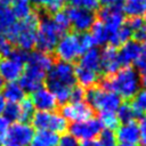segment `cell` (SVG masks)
I'll use <instances>...</instances> for the list:
<instances>
[{"label": "cell", "mask_w": 146, "mask_h": 146, "mask_svg": "<svg viewBox=\"0 0 146 146\" xmlns=\"http://www.w3.org/2000/svg\"><path fill=\"white\" fill-rule=\"evenodd\" d=\"M3 86H5V81H3V79L0 76V90L3 88Z\"/></svg>", "instance_id": "obj_52"}, {"label": "cell", "mask_w": 146, "mask_h": 146, "mask_svg": "<svg viewBox=\"0 0 146 146\" xmlns=\"http://www.w3.org/2000/svg\"><path fill=\"white\" fill-rule=\"evenodd\" d=\"M52 21H54V23L56 24V26L59 29V31L63 34L68 30V27L71 25L70 24L68 16H67V14H66L65 10H59V11L55 13L54 16H52Z\"/></svg>", "instance_id": "obj_34"}, {"label": "cell", "mask_w": 146, "mask_h": 146, "mask_svg": "<svg viewBox=\"0 0 146 146\" xmlns=\"http://www.w3.org/2000/svg\"><path fill=\"white\" fill-rule=\"evenodd\" d=\"M136 66L138 70L145 72L146 71V40L143 42L141 44V52H140V56L139 58L136 60Z\"/></svg>", "instance_id": "obj_41"}, {"label": "cell", "mask_w": 146, "mask_h": 146, "mask_svg": "<svg viewBox=\"0 0 146 146\" xmlns=\"http://www.w3.org/2000/svg\"><path fill=\"white\" fill-rule=\"evenodd\" d=\"M0 146H2V145H1V143H0Z\"/></svg>", "instance_id": "obj_56"}, {"label": "cell", "mask_w": 146, "mask_h": 146, "mask_svg": "<svg viewBox=\"0 0 146 146\" xmlns=\"http://www.w3.org/2000/svg\"><path fill=\"white\" fill-rule=\"evenodd\" d=\"M131 36H132V32L127 26V24H123L119 30H116L115 32L110 34L108 41H110L111 46L116 48V47H121L122 44L128 42L131 39Z\"/></svg>", "instance_id": "obj_26"}, {"label": "cell", "mask_w": 146, "mask_h": 146, "mask_svg": "<svg viewBox=\"0 0 146 146\" xmlns=\"http://www.w3.org/2000/svg\"><path fill=\"white\" fill-rule=\"evenodd\" d=\"M34 137V130L29 123L15 122L13 123L6 133V144H14L17 146H29Z\"/></svg>", "instance_id": "obj_10"}, {"label": "cell", "mask_w": 146, "mask_h": 146, "mask_svg": "<svg viewBox=\"0 0 146 146\" xmlns=\"http://www.w3.org/2000/svg\"><path fill=\"white\" fill-rule=\"evenodd\" d=\"M84 90L82 87H73L72 90H71V94H70V102L71 103H76V102H82L83 98H84Z\"/></svg>", "instance_id": "obj_40"}, {"label": "cell", "mask_w": 146, "mask_h": 146, "mask_svg": "<svg viewBox=\"0 0 146 146\" xmlns=\"http://www.w3.org/2000/svg\"><path fill=\"white\" fill-rule=\"evenodd\" d=\"M99 122L103 127L108 130H114L120 125V121L116 116L115 112H103L99 113Z\"/></svg>", "instance_id": "obj_32"}, {"label": "cell", "mask_w": 146, "mask_h": 146, "mask_svg": "<svg viewBox=\"0 0 146 146\" xmlns=\"http://www.w3.org/2000/svg\"><path fill=\"white\" fill-rule=\"evenodd\" d=\"M80 146H102V144L97 139H90V140H83Z\"/></svg>", "instance_id": "obj_47"}, {"label": "cell", "mask_w": 146, "mask_h": 146, "mask_svg": "<svg viewBox=\"0 0 146 146\" xmlns=\"http://www.w3.org/2000/svg\"><path fill=\"white\" fill-rule=\"evenodd\" d=\"M27 57H29V51H25V50L19 49V48H13L9 57H7V58H11V59L17 60V62L25 65V63L27 60Z\"/></svg>", "instance_id": "obj_38"}, {"label": "cell", "mask_w": 146, "mask_h": 146, "mask_svg": "<svg viewBox=\"0 0 146 146\" xmlns=\"http://www.w3.org/2000/svg\"><path fill=\"white\" fill-rule=\"evenodd\" d=\"M65 11L68 16L70 24L78 32H86L90 30V27L95 23V15L90 10L70 6Z\"/></svg>", "instance_id": "obj_11"}, {"label": "cell", "mask_w": 146, "mask_h": 146, "mask_svg": "<svg viewBox=\"0 0 146 146\" xmlns=\"http://www.w3.org/2000/svg\"><path fill=\"white\" fill-rule=\"evenodd\" d=\"M63 33L56 26L52 18L44 16L41 19H39V25L36 29L35 47L38 48L39 51L48 54L55 49Z\"/></svg>", "instance_id": "obj_5"}, {"label": "cell", "mask_w": 146, "mask_h": 146, "mask_svg": "<svg viewBox=\"0 0 146 146\" xmlns=\"http://www.w3.org/2000/svg\"><path fill=\"white\" fill-rule=\"evenodd\" d=\"M16 17L9 6H0V31L3 33L16 22Z\"/></svg>", "instance_id": "obj_29"}, {"label": "cell", "mask_w": 146, "mask_h": 146, "mask_svg": "<svg viewBox=\"0 0 146 146\" xmlns=\"http://www.w3.org/2000/svg\"><path fill=\"white\" fill-rule=\"evenodd\" d=\"M94 114V110L83 100L76 103H67L64 104L60 110V115L66 121L79 122L91 119Z\"/></svg>", "instance_id": "obj_12"}, {"label": "cell", "mask_w": 146, "mask_h": 146, "mask_svg": "<svg viewBox=\"0 0 146 146\" xmlns=\"http://www.w3.org/2000/svg\"><path fill=\"white\" fill-rule=\"evenodd\" d=\"M139 141L141 146H146V117L139 123Z\"/></svg>", "instance_id": "obj_43"}, {"label": "cell", "mask_w": 146, "mask_h": 146, "mask_svg": "<svg viewBox=\"0 0 146 146\" xmlns=\"http://www.w3.org/2000/svg\"><path fill=\"white\" fill-rule=\"evenodd\" d=\"M10 0H0V6H9Z\"/></svg>", "instance_id": "obj_50"}, {"label": "cell", "mask_w": 146, "mask_h": 146, "mask_svg": "<svg viewBox=\"0 0 146 146\" xmlns=\"http://www.w3.org/2000/svg\"><path fill=\"white\" fill-rule=\"evenodd\" d=\"M116 116H117L119 121L122 122V123L135 121L137 117H139L137 115L136 111L133 110V107L131 106V104H129L128 102L123 103V104H121L119 106V108L116 110Z\"/></svg>", "instance_id": "obj_28"}, {"label": "cell", "mask_w": 146, "mask_h": 146, "mask_svg": "<svg viewBox=\"0 0 146 146\" xmlns=\"http://www.w3.org/2000/svg\"><path fill=\"white\" fill-rule=\"evenodd\" d=\"M47 73L44 70L40 68L39 66H35L33 64L25 63L24 71L19 78V86L24 91L33 92L38 89H40L46 81Z\"/></svg>", "instance_id": "obj_8"}, {"label": "cell", "mask_w": 146, "mask_h": 146, "mask_svg": "<svg viewBox=\"0 0 146 146\" xmlns=\"http://www.w3.org/2000/svg\"><path fill=\"white\" fill-rule=\"evenodd\" d=\"M132 36H133L135 41H137V42H144L146 40V25H144L143 27H140L137 31L132 32Z\"/></svg>", "instance_id": "obj_44"}, {"label": "cell", "mask_w": 146, "mask_h": 146, "mask_svg": "<svg viewBox=\"0 0 146 146\" xmlns=\"http://www.w3.org/2000/svg\"><path fill=\"white\" fill-rule=\"evenodd\" d=\"M26 63L33 64V65H35V66H39L40 68L44 70L46 72H49V70H50L51 66L54 65L52 58H51L48 54L42 52V51H39V50L30 52Z\"/></svg>", "instance_id": "obj_23"}, {"label": "cell", "mask_w": 146, "mask_h": 146, "mask_svg": "<svg viewBox=\"0 0 146 146\" xmlns=\"http://www.w3.org/2000/svg\"><path fill=\"white\" fill-rule=\"evenodd\" d=\"M2 116L8 122H18L21 116V110H19V103H8L6 104V107L3 110Z\"/></svg>", "instance_id": "obj_33"}, {"label": "cell", "mask_w": 146, "mask_h": 146, "mask_svg": "<svg viewBox=\"0 0 146 146\" xmlns=\"http://www.w3.org/2000/svg\"><path fill=\"white\" fill-rule=\"evenodd\" d=\"M121 68L117 57V49L113 46H106L100 51V71L108 76L113 75Z\"/></svg>", "instance_id": "obj_15"}, {"label": "cell", "mask_w": 146, "mask_h": 146, "mask_svg": "<svg viewBox=\"0 0 146 146\" xmlns=\"http://www.w3.org/2000/svg\"><path fill=\"white\" fill-rule=\"evenodd\" d=\"M71 6L74 7H79V8H83L90 11L96 10L99 7V1L98 0H67Z\"/></svg>", "instance_id": "obj_36"}, {"label": "cell", "mask_w": 146, "mask_h": 146, "mask_svg": "<svg viewBox=\"0 0 146 146\" xmlns=\"http://www.w3.org/2000/svg\"><path fill=\"white\" fill-rule=\"evenodd\" d=\"M19 110H21V116L19 121L22 123H27L31 121L33 114H34V106L30 98H24L19 103Z\"/></svg>", "instance_id": "obj_31"}, {"label": "cell", "mask_w": 146, "mask_h": 146, "mask_svg": "<svg viewBox=\"0 0 146 146\" xmlns=\"http://www.w3.org/2000/svg\"><path fill=\"white\" fill-rule=\"evenodd\" d=\"M2 96L8 103H21L25 98V91L22 89L18 82H8L2 88Z\"/></svg>", "instance_id": "obj_21"}, {"label": "cell", "mask_w": 146, "mask_h": 146, "mask_svg": "<svg viewBox=\"0 0 146 146\" xmlns=\"http://www.w3.org/2000/svg\"><path fill=\"white\" fill-rule=\"evenodd\" d=\"M74 76H75V81L79 82L80 87L88 88V89L94 87L99 79L98 72L83 68L81 66H76L74 68Z\"/></svg>", "instance_id": "obj_20"}, {"label": "cell", "mask_w": 146, "mask_h": 146, "mask_svg": "<svg viewBox=\"0 0 146 146\" xmlns=\"http://www.w3.org/2000/svg\"><path fill=\"white\" fill-rule=\"evenodd\" d=\"M10 5L13 6L11 10H13L15 17L18 18L19 21L24 19L25 17H27L29 15H31L33 13L31 2L29 0H13V2Z\"/></svg>", "instance_id": "obj_27"}, {"label": "cell", "mask_w": 146, "mask_h": 146, "mask_svg": "<svg viewBox=\"0 0 146 146\" xmlns=\"http://www.w3.org/2000/svg\"><path fill=\"white\" fill-rule=\"evenodd\" d=\"M31 146H35V145H33V144H32V145H31Z\"/></svg>", "instance_id": "obj_55"}, {"label": "cell", "mask_w": 146, "mask_h": 146, "mask_svg": "<svg viewBox=\"0 0 146 146\" xmlns=\"http://www.w3.org/2000/svg\"><path fill=\"white\" fill-rule=\"evenodd\" d=\"M98 17L110 34L124 24V14L121 7H104L99 10Z\"/></svg>", "instance_id": "obj_13"}, {"label": "cell", "mask_w": 146, "mask_h": 146, "mask_svg": "<svg viewBox=\"0 0 146 146\" xmlns=\"http://www.w3.org/2000/svg\"><path fill=\"white\" fill-rule=\"evenodd\" d=\"M74 67L70 63H55L46 76L48 89L54 94L57 103L66 104L70 99V94L75 84Z\"/></svg>", "instance_id": "obj_1"}, {"label": "cell", "mask_w": 146, "mask_h": 146, "mask_svg": "<svg viewBox=\"0 0 146 146\" xmlns=\"http://www.w3.org/2000/svg\"><path fill=\"white\" fill-rule=\"evenodd\" d=\"M6 146H17V145H14V144H6Z\"/></svg>", "instance_id": "obj_53"}, {"label": "cell", "mask_w": 146, "mask_h": 146, "mask_svg": "<svg viewBox=\"0 0 146 146\" xmlns=\"http://www.w3.org/2000/svg\"><path fill=\"white\" fill-rule=\"evenodd\" d=\"M144 25H146V22L141 17H130V19L127 23V26L130 29L131 32L137 31L138 29L143 27Z\"/></svg>", "instance_id": "obj_42"}, {"label": "cell", "mask_w": 146, "mask_h": 146, "mask_svg": "<svg viewBox=\"0 0 146 146\" xmlns=\"http://www.w3.org/2000/svg\"><path fill=\"white\" fill-rule=\"evenodd\" d=\"M24 71V64L11 58H3L0 60V76L3 81L14 82L18 80Z\"/></svg>", "instance_id": "obj_18"}, {"label": "cell", "mask_w": 146, "mask_h": 146, "mask_svg": "<svg viewBox=\"0 0 146 146\" xmlns=\"http://www.w3.org/2000/svg\"><path fill=\"white\" fill-rule=\"evenodd\" d=\"M70 135H72L75 139L80 140H90L95 139L103 130V125L99 122L98 119H88L84 121L79 122H72V124L68 127Z\"/></svg>", "instance_id": "obj_9"}, {"label": "cell", "mask_w": 146, "mask_h": 146, "mask_svg": "<svg viewBox=\"0 0 146 146\" xmlns=\"http://www.w3.org/2000/svg\"><path fill=\"white\" fill-rule=\"evenodd\" d=\"M131 106L136 111L137 115L140 117L143 115H146V89L139 90L133 97Z\"/></svg>", "instance_id": "obj_30"}, {"label": "cell", "mask_w": 146, "mask_h": 146, "mask_svg": "<svg viewBox=\"0 0 146 146\" xmlns=\"http://www.w3.org/2000/svg\"><path fill=\"white\" fill-rule=\"evenodd\" d=\"M54 50L56 56L60 59V62H65L70 64L75 59L80 58V56L86 51L82 46L81 34L73 32L63 34L59 38Z\"/></svg>", "instance_id": "obj_6"}, {"label": "cell", "mask_w": 146, "mask_h": 146, "mask_svg": "<svg viewBox=\"0 0 146 146\" xmlns=\"http://www.w3.org/2000/svg\"><path fill=\"white\" fill-rule=\"evenodd\" d=\"M140 84H143V87L146 89V71L143 73V75L140 78Z\"/></svg>", "instance_id": "obj_49"}, {"label": "cell", "mask_w": 146, "mask_h": 146, "mask_svg": "<svg viewBox=\"0 0 146 146\" xmlns=\"http://www.w3.org/2000/svg\"><path fill=\"white\" fill-rule=\"evenodd\" d=\"M98 137H99L98 140L102 144V146H116V137L113 130L104 129L102 130Z\"/></svg>", "instance_id": "obj_35"}, {"label": "cell", "mask_w": 146, "mask_h": 146, "mask_svg": "<svg viewBox=\"0 0 146 146\" xmlns=\"http://www.w3.org/2000/svg\"><path fill=\"white\" fill-rule=\"evenodd\" d=\"M6 99L3 98V96L0 94V115H2V113H3V110H5V107H6Z\"/></svg>", "instance_id": "obj_48"}, {"label": "cell", "mask_w": 146, "mask_h": 146, "mask_svg": "<svg viewBox=\"0 0 146 146\" xmlns=\"http://www.w3.org/2000/svg\"><path fill=\"white\" fill-rule=\"evenodd\" d=\"M102 88L113 91L122 98L130 99L140 89V76L135 68L123 67L103 80Z\"/></svg>", "instance_id": "obj_3"}, {"label": "cell", "mask_w": 146, "mask_h": 146, "mask_svg": "<svg viewBox=\"0 0 146 146\" xmlns=\"http://www.w3.org/2000/svg\"><path fill=\"white\" fill-rule=\"evenodd\" d=\"M87 104L92 108L103 112H116L121 105V97L113 91L99 87H91L84 95Z\"/></svg>", "instance_id": "obj_4"}, {"label": "cell", "mask_w": 146, "mask_h": 146, "mask_svg": "<svg viewBox=\"0 0 146 146\" xmlns=\"http://www.w3.org/2000/svg\"><path fill=\"white\" fill-rule=\"evenodd\" d=\"M8 128H9V122L3 116L0 115V141L5 140V137H6Z\"/></svg>", "instance_id": "obj_45"}, {"label": "cell", "mask_w": 146, "mask_h": 146, "mask_svg": "<svg viewBox=\"0 0 146 146\" xmlns=\"http://www.w3.org/2000/svg\"><path fill=\"white\" fill-rule=\"evenodd\" d=\"M58 135L51 131L41 130L34 133L32 144L35 146H57L58 144Z\"/></svg>", "instance_id": "obj_25"}, {"label": "cell", "mask_w": 146, "mask_h": 146, "mask_svg": "<svg viewBox=\"0 0 146 146\" xmlns=\"http://www.w3.org/2000/svg\"><path fill=\"white\" fill-rule=\"evenodd\" d=\"M115 137L116 140H119V143L137 145L139 143V124L136 121L122 123L116 128Z\"/></svg>", "instance_id": "obj_17"}, {"label": "cell", "mask_w": 146, "mask_h": 146, "mask_svg": "<svg viewBox=\"0 0 146 146\" xmlns=\"http://www.w3.org/2000/svg\"><path fill=\"white\" fill-rule=\"evenodd\" d=\"M31 122L33 128L38 131L47 130L55 133H64L67 129V121L56 112L36 111L34 112Z\"/></svg>", "instance_id": "obj_7"}, {"label": "cell", "mask_w": 146, "mask_h": 146, "mask_svg": "<svg viewBox=\"0 0 146 146\" xmlns=\"http://www.w3.org/2000/svg\"><path fill=\"white\" fill-rule=\"evenodd\" d=\"M30 99L34 108H36L38 111H44V112H54L58 104L54 94L48 88H43V87L33 91L31 94Z\"/></svg>", "instance_id": "obj_14"}, {"label": "cell", "mask_w": 146, "mask_h": 146, "mask_svg": "<svg viewBox=\"0 0 146 146\" xmlns=\"http://www.w3.org/2000/svg\"><path fill=\"white\" fill-rule=\"evenodd\" d=\"M83 68H88L95 72L100 71V51L97 48H90L86 50L79 59V65Z\"/></svg>", "instance_id": "obj_19"}, {"label": "cell", "mask_w": 146, "mask_h": 146, "mask_svg": "<svg viewBox=\"0 0 146 146\" xmlns=\"http://www.w3.org/2000/svg\"><path fill=\"white\" fill-rule=\"evenodd\" d=\"M144 21H145V22H146V13H145V19H144Z\"/></svg>", "instance_id": "obj_54"}, {"label": "cell", "mask_w": 146, "mask_h": 146, "mask_svg": "<svg viewBox=\"0 0 146 146\" xmlns=\"http://www.w3.org/2000/svg\"><path fill=\"white\" fill-rule=\"evenodd\" d=\"M39 25V16L36 13H32L27 17L21 21H16L6 32V39L16 44L17 48L25 51H30L35 47L36 29Z\"/></svg>", "instance_id": "obj_2"}, {"label": "cell", "mask_w": 146, "mask_h": 146, "mask_svg": "<svg viewBox=\"0 0 146 146\" xmlns=\"http://www.w3.org/2000/svg\"><path fill=\"white\" fill-rule=\"evenodd\" d=\"M121 8L130 17H141L146 13V0H123Z\"/></svg>", "instance_id": "obj_22"}, {"label": "cell", "mask_w": 146, "mask_h": 146, "mask_svg": "<svg viewBox=\"0 0 146 146\" xmlns=\"http://www.w3.org/2000/svg\"><path fill=\"white\" fill-rule=\"evenodd\" d=\"M13 48L14 47H11V43L6 39L5 33L0 31V56H3L5 58L9 57Z\"/></svg>", "instance_id": "obj_37"}, {"label": "cell", "mask_w": 146, "mask_h": 146, "mask_svg": "<svg viewBox=\"0 0 146 146\" xmlns=\"http://www.w3.org/2000/svg\"><path fill=\"white\" fill-rule=\"evenodd\" d=\"M141 52V44L135 40H129L124 44L120 47L117 50V57L121 66L128 67L131 64H135L136 60L139 58Z\"/></svg>", "instance_id": "obj_16"}, {"label": "cell", "mask_w": 146, "mask_h": 146, "mask_svg": "<svg viewBox=\"0 0 146 146\" xmlns=\"http://www.w3.org/2000/svg\"><path fill=\"white\" fill-rule=\"evenodd\" d=\"M94 46H103L108 41L110 33L107 32L106 27L100 21H97L92 24L90 27V33H89Z\"/></svg>", "instance_id": "obj_24"}, {"label": "cell", "mask_w": 146, "mask_h": 146, "mask_svg": "<svg viewBox=\"0 0 146 146\" xmlns=\"http://www.w3.org/2000/svg\"><path fill=\"white\" fill-rule=\"evenodd\" d=\"M116 146H136V145L128 144V143H119V144H116Z\"/></svg>", "instance_id": "obj_51"}, {"label": "cell", "mask_w": 146, "mask_h": 146, "mask_svg": "<svg viewBox=\"0 0 146 146\" xmlns=\"http://www.w3.org/2000/svg\"><path fill=\"white\" fill-rule=\"evenodd\" d=\"M104 7H121L123 0H98Z\"/></svg>", "instance_id": "obj_46"}, {"label": "cell", "mask_w": 146, "mask_h": 146, "mask_svg": "<svg viewBox=\"0 0 146 146\" xmlns=\"http://www.w3.org/2000/svg\"><path fill=\"white\" fill-rule=\"evenodd\" d=\"M57 146H80L78 139H75L70 133H63L62 137L58 139Z\"/></svg>", "instance_id": "obj_39"}]
</instances>
